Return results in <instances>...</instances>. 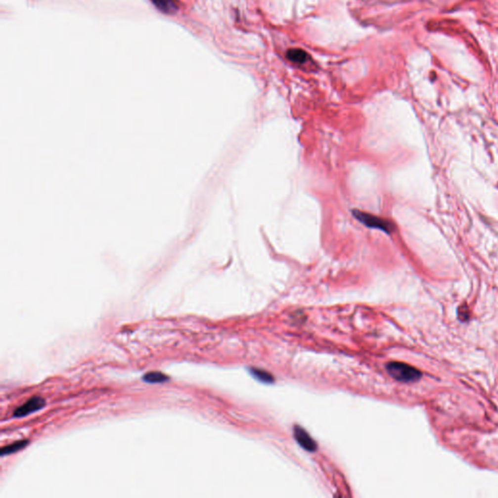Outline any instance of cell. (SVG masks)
Segmentation results:
<instances>
[{"label":"cell","instance_id":"8992f818","mask_svg":"<svg viewBox=\"0 0 498 498\" xmlns=\"http://www.w3.org/2000/svg\"><path fill=\"white\" fill-rule=\"evenodd\" d=\"M142 380H143L144 382H146V383L156 384V383H164V382L169 381L170 377L167 376L166 374L162 373V372L153 371V372H148V373H146L142 377Z\"/></svg>","mask_w":498,"mask_h":498},{"label":"cell","instance_id":"9c48e42d","mask_svg":"<svg viewBox=\"0 0 498 498\" xmlns=\"http://www.w3.org/2000/svg\"><path fill=\"white\" fill-rule=\"evenodd\" d=\"M155 5L162 9L165 12H172L174 9H176V6L171 0H152Z\"/></svg>","mask_w":498,"mask_h":498},{"label":"cell","instance_id":"52a82bcc","mask_svg":"<svg viewBox=\"0 0 498 498\" xmlns=\"http://www.w3.org/2000/svg\"><path fill=\"white\" fill-rule=\"evenodd\" d=\"M249 373L252 377H254L257 381L264 382V383H272L274 381V378L270 374L269 372H266L262 369L258 368H250Z\"/></svg>","mask_w":498,"mask_h":498},{"label":"cell","instance_id":"3957f363","mask_svg":"<svg viewBox=\"0 0 498 498\" xmlns=\"http://www.w3.org/2000/svg\"><path fill=\"white\" fill-rule=\"evenodd\" d=\"M46 406V401L40 396H33L30 398L23 405L16 408L13 412V416L17 418L28 416L31 413L42 410Z\"/></svg>","mask_w":498,"mask_h":498},{"label":"cell","instance_id":"6da1fadb","mask_svg":"<svg viewBox=\"0 0 498 498\" xmlns=\"http://www.w3.org/2000/svg\"><path fill=\"white\" fill-rule=\"evenodd\" d=\"M385 368L391 378L400 382H413L421 377V373L416 368L402 362H389Z\"/></svg>","mask_w":498,"mask_h":498},{"label":"cell","instance_id":"5b68a950","mask_svg":"<svg viewBox=\"0 0 498 498\" xmlns=\"http://www.w3.org/2000/svg\"><path fill=\"white\" fill-rule=\"evenodd\" d=\"M30 444V441L29 440H20V441H17V442H14L10 445H7L5 447H3L1 449V456H5V455H10V454H13L15 453H18L19 451L23 450L24 448H26L28 445Z\"/></svg>","mask_w":498,"mask_h":498},{"label":"cell","instance_id":"277c9868","mask_svg":"<svg viewBox=\"0 0 498 498\" xmlns=\"http://www.w3.org/2000/svg\"><path fill=\"white\" fill-rule=\"evenodd\" d=\"M294 438L305 451L314 453L317 450V444L302 426L296 425L293 430Z\"/></svg>","mask_w":498,"mask_h":498},{"label":"cell","instance_id":"7a4b0ae2","mask_svg":"<svg viewBox=\"0 0 498 498\" xmlns=\"http://www.w3.org/2000/svg\"><path fill=\"white\" fill-rule=\"evenodd\" d=\"M353 215L364 225H366L369 228H375L381 230L387 234L391 233L394 231V225L388 221L381 217L374 216L372 214H368L365 212L361 211H353Z\"/></svg>","mask_w":498,"mask_h":498},{"label":"cell","instance_id":"ba28073f","mask_svg":"<svg viewBox=\"0 0 498 498\" xmlns=\"http://www.w3.org/2000/svg\"><path fill=\"white\" fill-rule=\"evenodd\" d=\"M288 58L294 62L303 63L308 58V55L302 50L295 49V50H291L288 52Z\"/></svg>","mask_w":498,"mask_h":498}]
</instances>
